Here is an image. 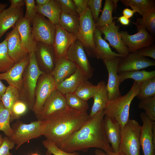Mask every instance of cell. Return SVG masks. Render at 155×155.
Listing matches in <instances>:
<instances>
[{"label": "cell", "instance_id": "1", "mask_svg": "<svg viewBox=\"0 0 155 155\" xmlns=\"http://www.w3.org/2000/svg\"><path fill=\"white\" fill-rule=\"evenodd\" d=\"M104 116L103 110L90 117L82 127L58 147L69 152L86 151L92 148L102 150L105 153L113 151L105 132Z\"/></svg>", "mask_w": 155, "mask_h": 155}, {"label": "cell", "instance_id": "2", "mask_svg": "<svg viewBox=\"0 0 155 155\" xmlns=\"http://www.w3.org/2000/svg\"><path fill=\"white\" fill-rule=\"evenodd\" d=\"M87 111L68 107L44 121L43 135L57 146L66 141L89 119Z\"/></svg>", "mask_w": 155, "mask_h": 155}, {"label": "cell", "instance_id": "3", "mask_svg": "<svg viewBox=\"0 0 155 155\" xmlns=\"http://www.w3.org/2000/svg\"><path fill=\"white\" fill-rule=\"evenodd\" d=\"M141 83L134 81L129 91L125 95L108 100L104 109L105 116L115 119L121 130L129 119L130 104L140 89Z\"/></svg>", "mask_w": 155, "mask_h": 155}, {"label": "cell", "instance_id": "4", "mask_svg": "<svg viewBox=\"0 0 155 155\" xmlns=\"http://www.w3.org/2000/svg\"><path fill=\"white\" fill-rule=\"evenodd\" d=\"M29 64L24 72L19 99L24 102L32 110L35 102V90L39 77L44 74L37 65L34 53L29 54Z\"/></svg>", "mask_w": 155, "mask_h": 155}, {"label": "cell", "instance_id": "5", "mask_svg": "<svg viewBox=\"0 0 155 155\" xmlns=\"http://www.w3.org/2000/svg\"><path fill=\"white\" fill-rule=\"evenodd\" d=\"M141 126L135 119H129L121 129L119 151L126 155H140Z\"/></svg>", "mask_w": 155, "mask_h": 155}, {"label": "cell", "instance_id": "6", "mask_svg": "<svg viewBox=\"0 0 155 155\" xmlns=\"http://www.w3.org/2000/svg\"><path fill=\"white\" fill-rule=\"evenodd\" d=\"M44 120H37L28 124L18 121L12 125V135L10 139L16 146V150L29 140L43 135Z\"/></svg>", "mask_w": 155, "mask_h": 155}, {"label": "cell", "instance_id": "7", "mask_svg": "<svg viewBox=\"0 0 155 155\" xmlns=\"http://www.w3.org/2000/svg\"><path fill=\"white\" fill-rule=\"evenodd\" d=\"M79 21L77 39L83 44L88 55L90 57H95L94 33L96 27L88 7L79 15Z\"/></svg>", "mask_w": 155, "mask_h": 155}, {"label": "cell", "instance_id": "8", "mask_svg": "<svg viewBox=\"0 0 155 155\" xmlns=\"http://www.w3.org/2000/svg\"><path fill=\"white\" fill-rule=\"evenodd\" d=\"M32 23V33L35 41L52 45L56 31L55 25L38 13H37Z\"/></svg>", "mask_w": 155, "mask_h": 155}, {"label": "cell", "instance_id": "9", "mask_svg": "<svg viewBox=\"0 0 155 155\" xmlns=\"http://www.w3.org/2000/svg\"><path fill=\"white\" fill-rule=\"evenodd\" d=\"M57 85L51 74L44 73L39 77L35 90V102L32 109L36 115L40 111L45 101Z\"/></svg>", "mask_w": 155, "mask_h": 155}, {"label": "cell", "instance_id": "10", "mask_svg": "<svg viewBox=\"0 0 155 155\" xmlns=\"http://www.w3.org/2000/svg\"><path fill=\"white\" fill-rule=\"evenodd\" d=\"M138 32L130 35L126 31H119L122 40L128 48L129 53L154 44L155 37L149 33L143 27L137 26Z\"/></svg>", "mask_w": 155, "mask_h": 155}, {"label": "cell", "instance_id": "11", "mask_svg": "<svg viewBox=\"0 0 155 155\" xmlns=\"http://www.w3.org/2000/svg\"><path fill=\"white\" fill-rule=\"evenodd\" d=\"M82 44L77 39L68 49L65 57L74 63L88 79L93 75L94 69L88 60Z\"/></svg>", "mask_w": 155, "mask_h": 155}, {"label": "cell", "instance_id": "12", "mask_svg": "<svg viewBox=\"0 0 155 155\" xmlns=\"http://www.w3.org/2000/svg\"><path fill=\"white\" fill-rule=\"evenodd\" d=\"M68 107L65 95L56 89L47 98L36 117L37 120H44Z\"/></svg>", "mask_w": 155, "mask_h": 155}, {"label": "cell", "instance_id": "13", "mask_svg": "<svg viewBox=\"0 0 155 155\" xmlns=\"http://www.w3.org/2000/svg\"><path fill=\"white\" fill-rule=\"evenodd\" d=\"M155 65V61L143 56L136 52L122 57L117 67V72L140 70Z\"/></svg>", "mask_w": 155, "mask_h": 155}, {"label": "cell", "instance_id": "14", "mask_svg": "<svg viewBox=\"0 0 155 155\" xmlns=\"http://www.w3.org/2000/svg\"><path fill=\"white\" fill-rule=\"evenodd\" d=\"M55 26L56 31L52 45L55 61L65 57L70 46L77 39L75 34L67 32L59 24Z\"/></svg>", "mask_w": 155, "mask_h": 155}, {"label": "cell", "instance_id": "15", "mask_svg": "<svg viewBox=\"0 0 155 155\" xmlns=\"http://www.w3.org/2000/svg\"><path fill=\"white\" fill-rule=\"evenodd\" d=\"M34 54L40 69L44 73L51 74L54 69L55 63L53 46L37 42Z\"/></svg>", "mask_w": 155, "mask_h": 155}, {"label": "cell", "instance_id": "16", "mask_svg": "<svg viewBox=\"0 0 155 155\" xmlns=\"http://www.w3.org/2000/svg\"><path fill=\"white\" fill-rule=\"evenodd\" d=\"M5 39L7 42L9 55L15 64L29 55L22 43L20 36L15 26L7 34Z\"/></svg>", "mask_w": 155, "mask_h": 155}, {"label": "cell", "instance_id": "17", "mask_svg": "<svg viewBox=\"0 0 155 155\" xmlns=\"http://www.w3.org/2000/svg\"><path fill=\"white\" fill-rule=\"evenodd\" d=\"M116 57L110 59L103 60L108 73V79L106 84L109 100L121 96L119 86L117 67L121 58Z\"/></svg>", "mask_w": 155, "mask_h": 155}, {"label": "cell", "instance_id": "18", "mask_svg": "<svg viewBox=\"0 0 155 155\" xmlns=\"http://www.w3.org/2000/svg\"><path fill=\"white\" fill-rule=\"evenodd\" d=\"M142 122L140 135V145L144 155H155V145L154 144L152 133L154 121L150 119L144 112L140 114Z\"/></svg>", "mask_w": 155, "mask_h": 155}, {"label": "cell", "instance_id": "19", "mask_svg": "<svg viewBox=\"0 0 155 155\" xmlns=\"http://www.w3.org/2000/svg\"><path fill=\"white\" fill-rule=\"evenodd\" d=\"M97 28L104 35V40L108 41L118 53L125 56L129 53L128 48L123 42L119 33L120 26L116 25L115 22L109 25Z\"/></svg>", "mask_w": 155, "mask_h": 155}, {"label": "cell", "instance_id": "20", "mask_svg": "<svg viewBox=\"0 0 155 155\" xmlns=\"http://www.w3.org/2000/svg\"><path fill=\"white\" fill-rule=\"evenodd\" d=\"M29 61V55L15 64L7 71L0 73V80L6 81L9 85L15 87L20 90L22 85L23 74Z\"/></svg>", "mask_w": 155, "mask_h": 155}, {"label": "cell", "instance_id": "21", "mask_svg": "<svg viewBox=\"0 0 155 155\" xmlns=\"http://www.w3.org/2000/svg\"><path fill=\"white\" fill-rule=\"evenodd\" d=\"M104 126L106 137L113 151L118 152L121 138V130L119 124L114 119L104 116Z\"/></svg>", "mask_w": 155, "mask_h": 155}, {"label": "cell", "instance_id": "22", "mask_svg": "<svg viewBox=\"0 0 155 155\" xmlns=\"http://www.w3.org/2000/svg\"><path fill=\"white\" fill-rule=\"evenodd\" d=\"M30 23L29 21L23 17L19 20L15 25L22 43L29 54L35 52L37 43L34 39Z\"/></svg>", "mask_w": 155, "mask_h": 155}, {"label": "cell", "instance_id": "23", "mask_svg": "<svg viewBox=\"0 0 155 155\" xmlns=\"http://www.w3.org/2000/svg\"><path fill=\"white\" fill-rule=\"evenodd\" d=\"M23 17L22 8H15L10 6L3 10L0 14V39L8 30L14 27Z\"/></svg>", "mask_w": 155, "mask_h": 155}, {"label": "cell", "instance_id": "24", "mask_svg": "<svg viewBox=\"0 0 155 155\" xmlns=\"http://www.w3.org/2000/svg\"><path fill=\"white\" fill-rule=\"evenodd\" d=\"M102 32L96 27L94 33V41L95 46V57L103 61L116 57L125 56L112 51L109 44L102 37Z\"/></svg>", "mask_w": 155, "mask_h": 155}, {"label": "cell", "instance_id": "25", "mask_svg": "<svg viewBox=\"0 0 155 155\" xmlns=\"http://www.w3.org/2000/svg\"><path fill=\"white\" fill-rule=\"evenodd\" d=\"M77 69L75 65L65 57L55 61V67L51 74L57 86L73 74Z\"/></svg>", "mask_w": 155, "mask_h": 155}, {"label": "cell", "instance_id": "26", "mask_svg": "<svg viewBox=\"0 0 155 155\" xmlns=\"http://www.w3.org/2000/svg\"><path fill=\"white\" fill-rule=\"evenodd\" d=\"M89 79L79 68L75 71L57 86L56 89L64 95L74 92L82 83Z\"/></svg>", "mask_w": 155, "mask_h": 155}, {"label": "cell", "instance_id": "27", "mask_svg": "<svg viewBox=\"0 0 155 155\" xmlns=\"http://www.w3.org/2000/svg\"><path fill=\"white\" fill-rule=\"evenodd\" d=\"M99 82L100 86L92 98L94 102L89 115L90 117L104 110L109 100L106 84L103 81Z\"/></svg>", "mask_w": 155, "mask_h": 155}, {"label": "cell", "instance_id": "28", "mask_svg": "<svg viewBox=\"0 0 155 155\" xmlns=\"http://www.w3.org/2000/svg\"><path fill=\"white\" fill-rule=\"evenodd\" d=\"M61 12L57 0H51L48 4L44 6H37V13L46 17L55 25L59 24Z\"/></svg>", "mask_w": 155, "mask_h": 155}, {"label": "cell", "instance_id": "29", "mask_svg": "<svg viewBox=\"0 0 155 155\" xmlns=\"http://www.w3.org/2000/svg\"><path fill=\"white\" fill-rule=\"evenodd\" d=\"M58 24L67 32L75 34L77 37L80 25L79 16L62 11Z\"/></svg>", "mask_w": 155, "mask_h": 155}, {"label": "cell", "instance_id": "30", "mask_svg": "<svg viewBox=\"0 0 155 155\" xmlns=\"http://www.w3.org/2000/svg\"><path fill=\"white\" fill-rule=\"evenodd\" d=\"M118 75L120 84L128 79H132L134 81L141 83L148 79L155 77V71L137 70L119 73Z\"/></svg>", "mask_w": 155, "mask_h": 155}, {"label": "cell", "instance_id": "31", "mask_svg": "<svg viewBox=\"0 0 155 155\" xmlns=\"http://www.w3.org/2000/svg\"><path fill=\"white\" fill-rule=\"evenodd\" d=\"M121 1L124 5L130 7L142 16L148 10L155 7L154 0H121Z\"/></svg>", "mask_w": 155, "mask_h": 155}, {"label": "cell", "instance_id": "32", "mask_svg": "<svg viewBox=\"0 0 155 155\" xmlns=\"http://www.w3.org/2000/svg\"><path fill=\"white\" fill-rule=\"evenodd\" d=\"M100 86L99 82L95 85L88 80L81 84L73 93L83 100L87 102L93 98Z\"/></svg>", "mask_w": 155, "mask_h": 155}, {"label": "cell", "instance_id": "33", "mask_svg": "<svg viewBox=\"0 0 155 155\" xmlns=\"http://www.w3.org/2000/svg\"><path fill=\"white\" fill-rule=\"evenodd\" d=\"M137 18L136 24L137 26L145 28L150 34L155 35V7L150 9L142 16Z\"/></svg>", "mask_w": 155, "mask_h": 155}, {"label": "cell", "instance_id": "34", "mask_svg": "<svg viewBox=\"0 0 155 155\" xmlns=\"http://www.w3.org/2000/svg\"><path fill=\"white\" fill-rule=\"evenodd\" d=\"M114 6L111 0H106L102 13L96 23V27H102L109 25L115 18L112 16Z\"/></svg>", "mask_w": 155, "mask_h": 155}, {"label": "cell", "instance_id": "35", "mask_svg": "<svg viewBox=\"0 0 155 155\" xmlns=\"http://www.w3.org/2000/svg\"><path fill=\"white\" fill-rule=\"evenodd\" d=\"M20 98L19 90L9 85L3 94L1 101L4 107L10 112L13 104Z\"/></svg>", "mask_w": 155, "mask_h": 155}, {"label": "cell", "instance_id": "36", "mask_svg": "<svg viewBox=\"0 0 155 155\" xmlns=\"http://www.w3.org/2000/svg\"><path fill=\"white\" fill-rule=\"evenodd\" d=\"M8 51L7 42L5 39L0 43V73L8 71L14 65Z\"/></svg>", "mask_w": 155, "mask_h": 155}, {"label": "cell", "instance_id": "37", "mask_svg": "<svg viewBox=\"0 0 155 155\" xmlns=\"http://www.w3.org/2000/svg\"><path fill=\"white\" fill-rule=\"evenodd\" d=\"M10 114L0 101V131L9 138L12 135V129L10 125Z\"/></svg>", "mask_w": 155, "mask_h": 155}, {"label": "cell", "instance_id": "38", "mask_svg": "<svg viewBox=\"0 0 155 155\" xmlns=\"http://www.w3.org/2000/svg\"><path fill=\"white\" fill-rule=\"evenodd\" d=\"M66 103L69 108L75 110L87 111L89 108L87 102L76 95L73 92L65 95Z\"/></svg>", "mask_w": 155, "mask_h": 155}, {"label": "cell", "instance_id": "39", "mask_svg": "<svg viewBox=\"0 0 155 155\" xmlns=\"http://www.w3.org/2000/svg\"><path fill=\"white\" fill-rule=\"evenodd\" d=\"M155 96V77L141 83L140 90L136 97L140 100Z\"/></svg>", "mask_w": 155, "mask_h": 155}, {"label": "cell", "instance_id": "40", "mask_svg": "<svg viewBox=\"0 0 155 155\" xmlns=\"http://www.w3.org/2000/svg\"><path fill=\"white\" fill-rule=\"evenodd\" d=\"M138 107L143 109L149 118L155 121V96L140 100Z\"/></svg>", "mask_w": 155, "mask_h": 155}, {"label": "cell", "instance_id": "41", "mask_svg": "<svg viewBox=\"0 0 155 155\" xmlns=\"http://www.w3.org/2000/svg\"><path fill=\"white\" fill-rule=\"evenodd\" d=\"M28 108L27 104L20 99L13 105L10 114V122L18 120L27 112Z\"/></svg>", "mask_w": 155, "mask_h": 155}, {"label": "cell", "instance_id": "42", "mask_svg": "<svg viewBox=\"0 0 155 155\" xmlns=\"http://www.w3.org/2000/svg\"><path fill=\"white\" fill-rule=\"evenodd\" d=\"M46 149V155H82L77 152H69L60 149L52 141L46 139L42 142Z\"/></svg>", "mask_w": 155, "mask_h": 155}, {"label": "cell", "instance_id": "43", "mask_svg": "<svg viewBox=\"0 0 155 155\" xmlns=\"http://www.w3.org/2000/svg\"><path fill=\"white\" fill-rule=\"evenodd\" d=\"M26 10L24 18L31 23L32 22L37 13V6L34 0H24Z\"/></svg>", "mask_w": 155, "mask_h": 155}, {"label": "cell", "instance_id": "44", "mask_svg": "<svg viewBox=\"0 0 155 155\" xmlns=\"http://www.w3.org/2000/svg\"><path fill=\"white\" fill-rule=\"evenodd\" d=\"M102 1V0H88V7L90 10L95 24L99 18Z\"/></svg>", "mask_w": 155, "mask_h": 155}, {"label": "cell", "instance_id": "45", "mask_svg": "<svg viewBox=\"0 0 155 155\" xmlns=\"http://www.w3.org/2000/svg\"><path fill=\"white\" fill-rule=\"evenodd\" d=\"M62 11L67 13L79 16L73 0H57Z\"/></svg>", "mask_w": 155, "mask_h": 155}, {"label": "cell", "instance_id": "46", "mask_svg": "<svg viewBox=\"0 0 155 155\" xmlns=\"http://www.w3.org/2000/svg\"><path fill=\"white\" fill-rule=\"evenodd\" d=\"M15 144L10 138L6 136L3 137L2 144L0 147V155H12L9 150L13 149Z\"/></svg>", "mask_w": 155, "mask_h": 155}, {"label": "cell", "instance_id": "47", "mask_svg": "<svg viewBox=\"0 0 155 155\" xmlns=\"http://www.w3.org/2000/svg\"><path fill=\"white\" fill-rule=\"evenodd\" d=\"M135 52L144 57H149L153 59H155V45L154 44L141 48Z\"/></svg>", "mask_w": 155, "mask_h": 155}, {"label": "cell", "instance_id": "48", "mask_svg": "<svg viewBox=\"0 0 155 155\" xmlns=\"http://www.w3.org/2000/svg\"><path fill=\"white\" fill-rule=\"evenodd\" d=\"M75 5L76 11L79 15L88 8V0H73Z\"/></svg>", "mask_w": 155, "mask_h": 155}, {"label": "cell", "instance_id": "49", "mask_svg": "<svg viewBox=\"0 0 155 155\" xmlns=\"http://www.w3.org/2000/svg\"><path fill=\"white\" fill-rule=\"evenodd\" d=\"M11 7L15 8H22L25 4L24 0H10Z\"/></svg>", "mask_w": 155, "mask_h": 155}, {"label": "cell", "instance_id": "50", "mask_svg": "<svg viewBox=\"0 0 155 155\" xmlns=\"http://www.w3.org/2000/svg\"><path fill=\"white\" fill-rule=\"evenodd\" d=\"M135 13V12L133 10L126 8L123 9L122 13L123 16L129 19L132 17Z\"/></svg>", "mask_w": 155, "mask_h": 155}, {"label": "cell", "instance_id": "51", "mask_svg": "<svg viewBox=\"0 0 155 155\" xmlns=\"http://www.w3.org/2000/svg\"><path fill=\"white\" fill-rule=\"evenodd\" d=\"M118 21L123 25L127 26L129 24L130 21L128 19L123 16H121L118 18Z\"/></svg>", "mask_w": 155, "mask_h": 155}, {"label": "cell", "instance_id": "52", "mask_svg": "<svg viewBox=\"0 0 155 155\" xmlns=\"http://www.w3.org/2000/svg\"><path fill=\"white\" fill-rule=\"evenodd\" d=\"M6 86L0 80V101L7 89Z\"/></svg>", "mask_w": 155, "mask_h": 155}, {"label": "cell", "instance_id": "53", "mask_svg": "<svg viewBox=\"0 0 155 155\" xmlns=\"http://www.w3.org/2000/svg\"><path fill=\"white\" fill-rule=\"evenodd\" d=\"M34 1L37 6H41L48 4L51 0H36Z\"/></svg>", "mask_w": 155, "mask_h": 155}, {"label": "cell", "instance_id": "54", "mask_svg": "<svg viewBox=\"0 0 155 155\" xmlns=\"http://www.w3.org/2000/svg\"><path fill=\"white\" fill-rule=\"evenodd\" d=\"M95 153L96 155H108L103 151L99 149H96Z\"/></svg>", "mask_w": 155, "mask_h": 155}, {"label": "cell", "instance_id": "55", "mask_svg": "<svg viewBox=\"0 0 155 155\" xmlns=\"http://www.w3.org/2000/svg\"><path fill=\"white\" fill-rule=\"evenodd\" d=\"M106 153L108 155H126L123 152L120 151L118 152H115L113 151H110Z\"/></svg>", "mask_w": 155, "mask_h": 155}, {"label": "cell", "instance_id": "56", "mask_svg": "<svg viewBox=\"0 0 155 155\" xmlns=\"http://www.w3.org/2000/svg\"><path fill=\"white\" fill-rule=\"evenodd\" d=\"M7 6V5L0 2V14Z\"/></svg>", "mask_w": 155, "mask_h": 155}, {"label": "cell", "instance_id": "57", "mask_svg": "<svg viewBox=\"0 0 155 155\" xmlns=\"http://www.w3.org/2000/svg\"><path fill=\"white\" fill-rule=\"evenodd\" d=\"M114 6V9H115L117 6V4L118 2L119 1V0H111Z\"/></svg>", "mask_w": 155, "mask_h": 155}, {"label": "cell", "instance_id": "58", "mask_svg": "<svg viewBox=\"0 0 155 155\" xmlns=\"http://www.w3.org/2000/svg\"><path fill=\"white\" fill-rule=\"evenodd\" d=\"M3 141V137L0 134V147Z\"/></svg>", "mask_w": 155, "mask_h": 155}, {"label": "cell", "instance_id": "59", "mask_svg": "<svg viewBox=\"0 0 155 155\" xmlns=\"http://www.w3.org/2000/svg\"><path fill=\"white\" fill-rule=\"evenodd\" d=\"M30 155H39L37 153H34L32 154H31Z\"/></svg>", "mask_w": 155, "mask_h": 155}, {"label": "cell", "instance_id": "60", "mask_svg": "<svg viewBox=\"0 0 155 155\" xmlns=\"http://www.w3.org/2000/svg\"></svg>", "mask_w": 155, "mask_h": 155}]
</instances>
